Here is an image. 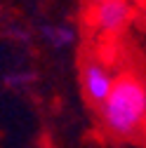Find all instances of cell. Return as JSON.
Here are the masks:
<instances>
[{
    "label": "cell",
    "mask_w": 146,
    "mask_h": 148,
    "mask_svg": "<svg viewBox=\"0 0 146 148\" xmlns=\"http://www.w3.org/2000/svg\"><path fill=\"white\" fill-rule=\"evenodd\" d=\"M101 129L116 141L146 136V80L132 71L116 75L111 92L97 106Z\"/></svg>",
    "instance_id": "cell-1"
},
{
    "label": "cell",
    "mask_w": 146,
    "mask_h": 148,
    "mask_svg": "<svg viewBox=\"0 0 146 148\" xmlns=\"http://www.w3.org/2000/svg\"><path fill=\"white\" fill-rule=\"evenodd\" d=\"M132 14H134V7L130 0H104V3L90 5L87 24L99 35L113 38L132 21Z\"/></svg>",
    "instance_id": "cell-2"
},
{
    "label": "cell",
    "mask_w": 146,
    "mask_h": 148,
    "mask_svg": "<svg viewBox=\"0 0 146 148\" xmlns=\"http://www.w3.org/2000/svg\"><path fill=\"white\" fill-rule=\"evenodd\" d=\"M83 92L90 103L99 106L106 94L111 92L113 87V80H116V73L111 71V66H108L106 61H101L99 57H90L85 64H83Z\"/></svg>",
    "instance_id": "cell-3"
},
{
    "label": "cell",
    "mask_w": 146,
    "mask_h": 148,
    "mask_svg": "<svg viewBox=\"0 0 146 148\" xmlns=\"http://www.w3.org/2000/svg\"><path fill=\"white\" fill-rule=\"evenodd\" d=\"M43 38L47 40L50 47L54 49H66L73 45V40H76V31H73L71 26L66 24H57V26H45L43 31Z\"/></svg>",
    "instance_id": "cell-4"
},
{
    "label": "cell",
    "mask_w": 146,
    "mask_h": 148,
    "mask_svg": "<svg viewBox=\"0 0 146 148\" xmlns=\"http://www.w3.org/2000/svg\"><path fill=\"white\" fill-rule=\"evenodd\" d=\"M87 3H90V5H94V3H104V0H87Z\"/></svg>",
    "instance_id": "cell-5"
}]
</instances>
